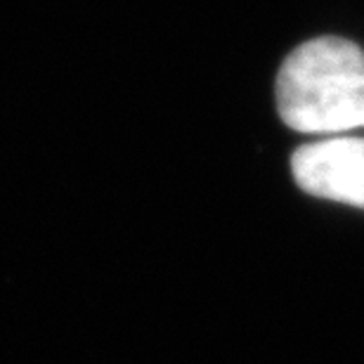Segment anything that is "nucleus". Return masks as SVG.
I'll return each instance as SVG.
<instances>
[{"label": "nucleus", "instance_id": "nucleus-1", "mask_svg": "<svg viewBox=\"0 0 364 364\" xmlns=\"http://www.w3.org/2000/svg\"><path fill=\"white\" fill-rule=\"evenodd\" d=\"M277 109L298 133L336 135L364 128V50L338 36L298 46L277 76Z\"/></svg>", "mask_w": 364, "mask_h": 364}, {"label": "nucleus", "instance_id": "nucleus-2", "mask_svg": "<svg viewBox=\"0 0 364 364\" xmlns=\"http://www.w3.org/2000/svg\"><path fill=\"white\" fill-rule=\"evenodd\" d=\"M303 192L364 208V137H331L303 144L291 156Z\"/></svg>", "mask_w": 364, "mask_h": 364}]
</instances>
